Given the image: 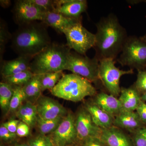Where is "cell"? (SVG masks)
<instances>
[{
	"label": "cell",
	"mask_w": 146,
	"mask_h": 146,
	"mask_svg": "<svg viewBox=\"0 0 146 146\" xmlns=\"http://www.w3.org/2000/svg\"><path fill=\"white\" fill-rule=\"evenodd\" d=\"M96 26L95 57L99 61L105 58L115 60L121 53L128 36L125 29L113 13L102 18Z\"/></svg>",
	"instance_id": "1"
},
{
	"label": "cell",
	"mask_w": 146,
	"mask_h": 146,
	"mask_svg": "<svg viewBox=\"0 0 146 146\" xmlns=\"http://www.w3.org/2000/svg\"><path fill=\"white\" fill-rule=\"evenodd\" d=\"M47 27L38 21L18 26L12 34L11 48L18 56L34 57L52 43Z\"/></svg>",
	"instance_id": "2"
},
{
	"label": "cell",
	"mask_w": 146,
	"mask_h": 146,
	"mask_svg": "<svg viewBox=\"0 0 146 146\" xmlns=\"http://www.w3.org/2000/svg\"><path fill=\"white\" fill-rule=\"evenodd\" d=\"M70 50L66 45L51 43L33 58L30 70L34 74L65 70Z\"/></svg>",
	"instance_id": "3"
},
{
	"label": "cell",
	"mask_w": 146,
	"mask_h": 146,
	"mask_svg": "<svg viewBox=\"0 0 146 146\" xmlns=\"http://www.w3.org/2000/svg\"><path fill=\"white\" fill-rule=\"evenodd\" d=\"M50 92L57 98L74 102L97 94L96 89L91 82L73 73L63 75Z\"/></svg>",
	"instance_id": "4"
},
{
	"label": "cell",
	"mask_w": 146,
	"mask_h": 146,
	"mask_svg": "<svg viewBox=\"0 0 146 146\" xmlns=\"http://www.w3.org/2000/svg\"><path fill=\"white\" fill-rule=\"evenodd\" d=\"M118 62L137 70L146 68V42L142 37L128 36L123 46Z\"/></svg>",
	"instance_id": "5"
},
{
	"label": "cell",
	"mask_w": 146,
	"mask_h": 146,
	"mask_svg": "<svg viewBox=\"0 0 146 146\" xmlns=\"http://www.w3.org/2000/svg\"><path fill=\"white\" fill-rule=\"evenodd\" d=\"M100 61L96 57L91 58L76 52H71L68 56L65 70L81 76L91 82L99 80Z\"/></svg>",
	"instance_id": "6"
},
{
	"label": "cell",
	"mask_w": 146,
	"mask_h": 146,
	"mask_svg": "<svg viewBox=\"0 0 146 146\" xmlns=\"http://www.w3.org/2000/svg\"><path fill=\"white\" fill-rule=\"evenodd\" d=\"M133 73L131 69L123 70L116 67L114 60L112 58H105L100 60V79L110 94L116 98L119 96L121 93V78L123 76Z\"/></svg>",
	"instance_id": "7"
},
{
	"label": "cell",
	"mask_w": 146,
	"mask_h": 146,
	"mask_svg": "<svg viewBox=\"0 0 146 146\" xmlns=\"http://www.w3.org/2000/svg\"><path fill=\"white\" fill-rule=\"evenodd\" d=\"M64 34L67 39L66 45L79 54L86 55V52L95 46V34L91 33L82 26V21L70 27Z\"/></svg>",
	"instance_id": "8"
},
{
	"label": "cell",
	"mask_w": 146,
	"mask_h": 146,
	"mask_svg": "<svg viewBox=\"0 0 146 146\" xmlns=\"http://www.w3.org/2000/svg\"><path fill=\"white\" fill-rule=\"evenodd\" d=\"M48 136L54 146H73L78 142L75 117L72 113H68L57 128Z\"/></svg>",
	"instance_id": "9"
},
{
	"label": "cell",
	"mask_w": 146,
	"mask_h": 146,
	"mask_svg": "<svg viewBox=\"0 0 146 146\" xmlns=\"http://www.w3.org/2000/svg\"><path fill=\"white\" fill-rule=\"evenodd\" d=\"M12 12L14 22L18 26L34 21H42L44 12L30 0H17Z\"/></svg>",
	"instance_id": "10"
},
{
	"label": "cell",
	"mask_w": 146,
	"mask_h": 146,
	"mask_svg": "<svg viewBox=\"0 0 146 146\" xmlns=\"http://www.w3.org/2000/svg\"><path fill=\"white\" fill-rule=\"evenodd\" d=\"M75 126L78 142L93 137L100 138L102 129L94 123L84 107L80 108L75 117Z\"/></svg>",
	"instance_id": "11"
},
{
	"label": "cell",
	"mask_w": 146,
	"mask_h": 146,
	"mask_svg": "<svg viewBox=\"0 0 146 146\" xmlns=\"http://www.w3.org/2000/svg\"><path fill=\"white\" fill-rule=\"evenodd\" d=\"M35 105L38 116L44 119H54L68 114L66 108L58 102L46 96L42 95Z\"/></svg>",
	"instance_id": "12"
},
{
	"label": "cell",
	"mask_w": 146,
	"mask_h": 146,
	"mask_svg": "<svg viewBox=\"0 0 146 146\" xmlns=\"http://www.w3.org/2000/svg\"><path fill=\"white\" fill-rule=\"evenodd\" d=\"M80 21H82L81 18L74 19L56 12H48L44 13L42 22L47 26L54 29L58 33L64 34L70 27Z\"/></svg>",
	"instance_id": "13"
},
{
	"label": "cell",
	"mask_w": 146,
	"mask_h": 146,
	"mask_svg": "<svg viewBox=\"0 0 146 146\" xmlns=\"http://www.w3.org/2000/svg\"><path fill=\"white\" fill-rule=\"evenodd\" d=\"M100 138L107 146H134L128 136L114 125L102 129Z\"/></svg>",
	"instance_id": "14"
},
{
	"label": "cell",
	"mask_w": 146,
	"mask_h": 146,
	"mask_svg": "<svg viewBox=\"0 0 146 146\" xmlns=\"http://www.w3.org/2000/svg\"><path fill=\"white\" fill-rule=\"evenodd\" d=\"M113 125L134 133L144 126L136 111L121 112L114 119Z\"/></svg>",
	"instance_id": "15"
},
{
	"label": "cell",
	"mask_w": 146,
	"mask_h": 146,
	"mask_svg": "<svg viewBox=\"0 0 146 146\" xmlns=\"http://www.w3.org/2000/svg\"><path fill=\"white\" fill-rule=\"evenodd\" d=\"M33 58L29 56H18L13 60L3 61L1 63V74L3 77L30 70V63Z\"/></svg>",
	"instance_id": "16"
},
{
	"label": "cell",
	"mask_w": 146,
	"mask_h": 146,
	"mask_svg": "<svg viewBox=\"0 0 146 146\" xmlns=\"http://www.w3.org/2000/svg\"><path fill=\"white\" fill-rule=\"evenodd\" d=\"M119 100L121 107V112L136 111L142 101L141 94L133 86L121 88Z\"/></svg>",
	"instance_id": "17"
},
{
	"label": "cell",
	"mask_w": 146,
	"mask_h": 146,
	"mask_svg": "<svg viewBox=\"0 0 146 146\" xmlns=\"http://www.w3.org/2000/svg\"><path fill=\"white\" fill-rule=\"evenodd\" d=\"M95 96L94 103L114 118L121 111L119 99L113 95L102 92L97 94Z\"/></svg>",
	"instance_id": "18"
},
{
	"label": "cell",
	"mask_w": 146,
	"mask_h": 146,
	"mask_svg": "<svg viewBox=\"0 0 146 146\" xmlns=\"http://www.w3.org/2000/svg\"><path fill=\"white\" fill-rule=\"evenodd\" d=\"M84 107L91 115L94 123L102 129L113 125L115 118L94 103L86 104Z\"/></svg>",
	"instance_id": "19"
},
{
	"label": "cell",
	"mask_w": 146,
	"mask_h": 146,
	"mask_svg": "<svg viewBox=\"0 0 146 146\" xmlns=\"http://www.w3.org/2000/svg\"><path fill=\"white\" fill-rule=\"evenodd\" d=\"M87 8V2L86 0H71L70 2L58 7L56 13L71 18H81V14L86 11Z\"/></svg>",
	"instance_id": "20"
},
{
	"label": "cell",
	"mask_w": 146,
	"mask_h": 146,
	"mask_svg": "<svg viewBox=\"0 0 146 146\" xmlns=\"http://www.w3.org/2000/svg\"><path fill=\"white\" fill-rule=\"evenodd\" d=\"M19 120L26 123L30 128L36 126L38 114L35 105L27 101L16 112Z\"/></svg>",
	"instance_id": "21"
},
{
	"label": "cell",
	"mask_w": 146,
	"mask_h": 146,
	"mask_svg": "<svg viewBox=\"0 0 146 146\" xmlns=\"http://www.w3.org/2000/svg\"><path fill=\"white\" fill-rule=\"evenodd\" d=\"M41 74H34L32 78L23 86L26 97V101L35 104L42 96Z\"/></svg>",
	"instance_id": "22"
},
{
	"label": "cell",
	"mask_w": 146,
	"mask_h": 146,
	"mask_svg": "<svg viewBox=\"0 0 146 146\" xmlns=\"http://www.w3.org/2000/svg\"><path fill=\"white\" fill-rule=\"evenodd\" d=\"M13 93V86L6 82L0 83V107L3 112H8Z\"/></svg>",
	"instance_id": "23"
},
{
	"label": "cell",
	"mask_w": 146,
	"mask_h": 146,
	"mask_svg": "<svg viewBox=\"0 0 146 146\" xmlns=\"http://www.w3.org/2000/svg\"><path fill=\"white\" fill-rule=\"evenodd\" d=\"M64 117L54 119H44L38 115L36 126L38 128L40 134L49 135L52 133L62 121Z\"/></svg>",
	"instance_id": "24"
},
{
	"label": "cell",
	"mask_w": 146,
	"mask_h": 146,
	"mask_svg": "<svg viewBox=\"0 0 146 146\" xmlns=\"http://www.w3.org/2000/svg\"><path fill=\"white\" fill-rule=\"evenodd\" d=\"M63 71L46 73L41 74V83L42 92L52 90L63 75Z\"/></svg>",
	"instance_id": "25"
},
{
	"label": "cell",
	"mask_w": 146,
	"mask_h": 146,
	"mask_svg": "<svg viewBox=\"0 0 146 146\" xmlns=\"http://www.w3.org/2000/svg\"><path fill=\"white\" fill-rule=\"evenodd\" d=\"M34 75V74L29 70L3 77V78L4 82L9 84L12 86H23Z\"/></svg>",
	"instance_id": "26"
},
{
	"label": "cell",
	"mask_w": 146,
	"mask_h": 146,
	"mask_svg": "<svg viewBox=\"0 0 146 146\" xmlns=\"http://www.w3.org/2000/svg\"><path fill=\"white\" fill-rule=\"evenodd\" d=\"M13 93L9 112H16L21 106L26 101L25 94L23 86H13Z\"/></svg>",
	"instance_id": "27"
},
{
	"label": "cell",
	"mask_w": 146,
	"mask_h": 146,
	"mask_svg": "<svg viewBox=\"0 0 146 146\" xmlns=\"http://www.w3.org/2000/svg\"><path fill=\"white\" fill-rule=\"evenodd\" d=\"M12 34H10L5 22L1 21L0 25V60L1 64L2 63L3 55L5 50L6 45L9 40H11Z\"/></svg>",
	"instance_id": "28"
},
{
	"label": "cell",
	"mask_w": 146,
	"mask_h": 146,
	"mask_svg": "<svg viewBox=\"0 0 146 146\" xmlns=\"http://www.w3.org/2000/svg\"><path fill=\"white\" fill-rule=\"evenodd\" d=\"M44 13L55 12L56 8L55 0H30Z\"/></svg>",
	"instance_id": "29"
},
{
	"label": "cell",
	"mask_w": 146,
	"mask_h": 146,
	"mask_svg": "<svg viewBox=\"0 0 146 146\" xmlns=\"http://www.w3.org/2000/svg\"><path fill=\"white\" fill-rule=\"evenodd\" d=\"M31 146H54L48 135L40 134L28 141Z\"/></svg>",
	"instance_id": "30"
},
{
	"label": "cell",
	"mask_w": 146,
	"mask_h": 146,
	"mask_svg": "<svg viewBox=\"0 0 146 146\" xmlns=\"http://www.w3.org/2000/svg\"><path fill=\"white\" fill-rule=\"evenodd\" d=\"M134 86L141 96L146 92V70H138Z\"/></svg>",
	"instance_id": "31"
},
{
	"label": "cell",
	"mask_w": 146,
	"mask_h": 146,
	"mask_svg": "<svg viewBox=\"0 0 146 146\" xmlns=\"http://www.w3.org/2000/svg\"><path fill=\"white\" fill-rule=\"evenodd\" d=\"M133 144L134 146H146V126L133 133Z\"/></svg>",
	"instance_id": "32"
},
{
	"label": "cell",
	"mask_w": 146,
	"mask_h": 146,
	"mask_svg": "<svg viewBox=\"0 0 146 146\" xmlns=\"http://www.w3.org/2000/svg\"><path fill=\"white\" fill-rule=\"evenodd\" d=\"M18 137L16 133L10 132L2 125L0 126V138L5 143H11Z\"/></svg>",
	"instance_id": "33"
},
{
	"label": "cell",
	"mask_w": 146,
	"mask_h": 146,
	"mask_svg": "<svg viewBox=\"0 0 146 146\" xmlns=\"http://www.w3.org/2000/svg\"><path fill=\"white\" fill-rule=\"evenodd\" d=\"M79 146H107L100 138L93 137L79 142Z\"/></svg>",
	"instance_id": "34"
},
{
	"label": "cell",
	"mask_w": 146,
	"mask_h": 146,
	"mask_svg": "<svg viewBox=\"0 0 146 146\" xmlns=\"http://www.w3.org/2000/svg\"><path fill=\"white\" fill-rule=\"evenodd\" d=\"M31 128L26 123L21 121L18 124L16 133L18 137H26L30 134V129Z\"/></svg>",
	"instance_id": "35"
},
{
	"label": "cell",
	"mask_w": 146,
	"mask_h": 146,
	"mask_svg": "<svg viewBox=\"0 0 146 146\" xmlns=\"http://www.w3.org/2000/svg\"><path fill=\"white\" fill-rule=\"evenodd\" d=\"M21 121L20 120L13 119L3 123L2 125L6 128L10 132L13 133H16L18 124Z\"/></svg>",
	"instance_id": "36"
},
{
	"label": "cell",
	"mask_w": 146,
	"mask_h": 146,
	"mask_svg": "<svg viewBox=\"0 0 146 146\" xmlns=\"http://www.w3.org/2000/svg\"><path fill=\"white\" fill-rule=\"evenodd\" d=\"M145 102L141 101L136 111L142 122L146 126V111L145 108Z\"/></svg>",
	"instance_id": "37"
},
{
	"label": "cell",
	"mask_w": 146,
	"mask_h": 146,
	"mask_svg": "<svg viewBox=\"0 0 146 146\" xmlns=\"http://www.w3.org/2000/svg\"><path fill=\"white\" fill-rule=\"evenodd\" d=\"M0 4L3 8H7L11 5V1L9 0H1L0 1Z\"/></svg>",
	"instance_id": "38"
},
{
	"label": "cell",
	"mask_w": 146,
	"mask_h": 146,
	"mask_svg": "<svg viewBox=\"0 0 146 146\" xmlns=\"http://www.w3.org/2000/svg\"><path fill=\"white\" fill-rule=\"evenodd\" d=\"M141 100L143 101L146 102V92L145 94H143L142 96H141Z\"/></svg>",
	"instance_id": "39"
},
{
	"label": "cell",
	"mask_w": 146,
	"mask_h": 146,
	"mask_svg": "<svg viewBox=\"0 0 146 146\" xmlns=\"http://www.w3.org/2000/svg\"><path fill=\"white\" fill-rule=\"evenodd\" d=\"M21 144L22 146H31L28 142H26V143H23Z\"/></svg>",
	"instance_id": "40"
},
{
	"label": "cell",
	"mask_w": 146,
	"mask_h": 146,
	"mask_svg": "<svg viewBox=\"0 0 146 146\" xmlns=\"http://www.w3.org/2000/svg\"><path fill=\"white\" fill-rule=\"evenodd\" d=\"M141 37H142V39H143L144 40H145V41L146 42V33L145 34L144 36H141Z\"/></svg>",
	"instance_id": "41"
},
{
	"label": "cell",
	"mask_w": 146,
	"mask_h": 146,
	"mask_svg": "<svg viewBox=\"0 0 146 146\" xmlns=\"http://www.w3.org/2000/svg\"><path fill=\"white\" fill-rule=\"evenodd\" d=\"M10 146H21V144H14L13 145H11Z\"/></svg>",
	"instance_id": "42"
},
{
	"label": "cell",
	"mask_w": 146,
	"mask_h": 146,
	"mask_svg": "<svg viewBox=\"0 0 146 146\" xmlns=\"http://www.w3.org/2000/svg\"><path fill=\"white\" fill-rule=\"evenodd\" d=\"M0 146H5V145L1 143V145H0Z\"/></svg>",
	"instance_id": "43"
},
{
	"label": "cell",
	"mask_w": 146,
	"mask_h": 146,
	"mask_svg": "<svg viewBox=\"0 0 146 146\" xmlns=\"http://www.w3.org/2000/svg\"><path fill=\"white\" fill-rule=\"evenodd\" d=\"M145 108L146 111V103H145Z\"/></svg>",
	"instance_id": "44"
},
{
	"label": "cell",
	"mask_w": 146,
	"mask_h": 146,
	"mask_svg": "<svg viewBox=\"0 0 146 146\" xmlns=\"http://www.w3.org/2000/svg\"></svg>",
	"instance_id": "45"
}]
</instances>
